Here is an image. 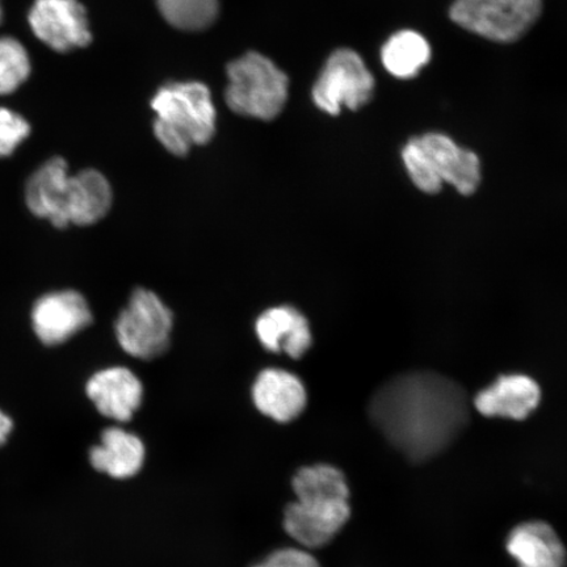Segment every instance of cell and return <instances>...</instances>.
<instances>
[{
	"instance_id": "15",
	"label": "cell",
	"mask_w": 567,
	"mask_h": 567,
	"mask_svg": "<svg viewBox=\"0 0 567 567\" xmlns=\"http://www.w3.org/2000/svg\"><path fill=\"white\" fill-rule=\"evenodd\" d=\"M255 332L267 351L284 352L292 359H301L313 344L308 318L290 305L264 311L255 322Z\"/></svg>"
},
{
	"instance_id": "3",
	"label": "cell",
	"mask_w": 567,
	"mask_h": 567,
	"mask_svg": "<svg viewBox=\"0 0 567 567\" xmlns=\"http://www.w3.org/2000/svg\"><path fill=\"white\" fill-rule=\"evenodd\" d=\"M154 134L175 157L194 146L209 144L216 133L217 112L212 94L200 82H176L162 86L152 99Z\"/></svg>"
},
{
	"instance_id": "8",
	"label": "cell",
	"mask_w": 567,
	"mask_h": 567,
	"mask_svg": "<svg viewBox=\"0 0 567 567\" xmlns=\"http://www.w3.org/2000/svg\"><path fill=\"white\" fill-rule=\"evenodd\" d=\"M28 23L41 42L56 53L91 44L87 11L78 0H34Z\"/></svg>"
},
{
	"instance_id": "19",
	"label": "cell",
	"mask_w": 567,
	"mask_h": 567,
	"mask_svg": "<svg viewBox=\"0 0 567 567\" xmlns=\"http://www.w3.org/2000/svg\"><path fill=\"white\" fill-rule=\"evenodd\" d=\"M429 41L415 31H400L381 49V61L390 75L399 80H413L431 61Z\"/></svg>"
},
{
	"instance_id": "14",
	"label": "cell",
	"mask_w": 567,
	"mask_h": 567,
	"mask_svg": "<svg viewBox=\"0 0 567 567\" xmlns=\"http://www.w3.org/2000/svg\"><path fill=\"white\" fill-rule=\"evenodd\" d=\"M542 389L524 374L501 375L491 386L474 396V408L481 415L524 421L540 405Z\"/></svg>"
},
{
	"instance_id": "25",
	"label": "cell",
	"mask_w": 567,
	"mask_h": 567,
	"mask_svg": "<svg viewBox=\"0 0 567 567\" xmlns=\"http://www.w3.org/2000/svg\"><path fill=\"white\" fill-rule=\"evenodd\" d=\"M13 427L12 420L9 415L4 414L2 410H0V445H3L9 439L11 431Z\"/></svg>"
},
{
	"instance_id": "7",
	"label": "cell",
	"mask_w": 567,
	"mask_h": 567,
	"mask_svg": "<svg viewBox=\"0 0 567 567\" xmlns=\"http://www.w3.org/2000/svg\"><path fill=\"white\" fill-rule=\"evenodd\" d=\"M375 81L358 52L337 49L329 56L311 91L318 110L338 116L343 106L359 111L371 103Z\"/></svg>"
},
{
	"instance_id": "4",
	"label": "cell",
	"mask_w": 567,
	"mask_h": 567,
	"mask_svg": "<svg viewBox=\"0 0 567 567\" xmlns=\"http://www.w3.org/2000/svg\"><path fill=\"white\" fill-rule=\"evenodd\" d=\"M225 101L237 115L271 122L286 106L289 80L268 56L248 52L226 69Z\"/></svg>"
},
{
	"instance_id": "5",
	"label": "cell",
	"mask_w": 567,
	"mask_h": 567,
	"mask_svg": "<svg viewBox=\"0 0 567 567\" xmlns=\"http://www.w3.org/2000/svg\"><path fill=\"white\" fill-rule=\"evenodd\" d=\"M543 10V0H455L450 18L465 31L512 44L528 33Z\"/></svg>"
},
{
	"instance_id": "20",
	"label": "cell",
	"mask_w": 567,
	"mask_h": 567,
	"mask_svg": "<svg viewBox=\"0 0 567 567\" xmlns=\"http://www.w3.org/2000/svg\"><path fill=\"white\" fill-rule=\"evenodd\" d=\"M163 19L176 30L202 32L216 23L219 0H157Z\"/></svg>"
},
{
	"instance_id": "10",
	"label": "cell",
	"mask_w": 567,
	"mask_h": 567,
	"mask_svg": "<svg viewBox=\"0 0 567 567\" xmlns=\"http://www.w3.org/2000/svg\"><path fill=\"white\" fill-rule=\"evenodd\" d=\"M112 203L109 179L97 169H83L70 175L63 186L59 216L53 225L59 229H66L69 225H94L109 215Z\"/></svg>"
},
{
	"instance_id": "16",
	"label": "cell",
	"mask_w": 567,
	"mask_h": 567,
	"mask_svg": "<svg viewBox=\"0 0 567 567\" xmlns=\"http://www.w3.org/2000/svg\"><path fill=\"white\" fill-rule=\"evenodd\" d=\"M506 549L519 567H566L567 550L548 523L532 520L516 526L507 537Z\"/></svg>"
},
{
	"instance_id": "18",
	"label": "cell",
	"mask_w": 567,
	"mask_h": 567,
	"mask_svg": "<svg viewBox=\"0 0 567 567\" xmlns=\"http://www.w3.org/2000/svg\"><path fill=\"white\" fill-rule=\"evenodd\" d=\"M69 176L68 162L61 157L51 158L35 169L25 184V203L34 216L54 223Z\"/></svg>"
},
{
	"instance_id": "13",
	"label": "cell",
	"mask_w": 567,
	"mask_h": 567,
	"mask_svg": "<svg viewBox=\"0 0 567 567\" xmlns=\"http://www.w3.org/2000/svg\"><path fill=\"white\" fill-rule=\"evenodd\" d=\"M416 141L443 183L451 184L464 196L476 193L481 183V161L476 153L458 146L443 133H425L416 136Z\"/></svg>"
},
{
	"instance_id": "11",
	"label": "cell",
	"mask_w": 567,
	"mask_h": 567,
	"mask_svg": "<svg viewBox=\"0 0 567 567\" xmlns=\"http://www.w3.org/2000/svg\"><path fill=\"white\" fill-rule=\"evenodd\" d=\"M252 401L259 413L278 423H289L307 409L308 393L303 382L292 372L267 368L252 385Z\"/></svg>"
},
{
	"instance_id": "2",
	"label": "cell",
	"mask_w": 567,
	"mask_h": 567,
	"mask_svg": "<svg viewBox=\"0 0 567 567\" xmlns=\"http://www.w3.org/2000/svg\"><path fill=\"white\" fill-rule=\"evenodd\" d=\"M296 501L284 512V529L303 548L326 547L351 517L350 487L329 464L303 466L292 480Z\"/></svg>"
},
{
	"instance_id": "6",
	"label": "cell",
	"mask_w": 567,
	"mask_h": 567,
	"mask_svg": "<svg viewBox=\"0 0 567 567\" xmlns=\"http://www.w3.org/2000/svg\"><path fill=\"white\" fill-rule=\"evenodd\" d=\"M174 315L157 293L137 288L115 323L120 347L140 360H153L168 350Z\"/></svg>"
},
{
	"instance_id": "12",
	"label": "cell",
	"mask_w": 567,
	"mask_h": 567,
	"mask_svg": "<svg viewBox=\"0 0 567 567\" xmlns=\"http://www.w3.org/2000/svg\"><path fill=\"white\" fill-rule=\"evenodd\" d=\"M86 393L103 416L130 422L144 400V385L127 368L111 367L92 375Z\"/></svg>"
},
{
	"instance_id": "9",
	"label": "cell",
	"mask_w": 567,
	"mask_h": 567,
	"mask_svg": "<svg viewBox=\"0 0 567 567\" xmlns=\"http://www.w3.org/2000/svg\"><path fill=\"white\" fill-rule=\"evenodd\" d=\"M34 334L47 346L68 342L92 323L89 302L76 290H59L40 297L33 305Z\"/></svg>"
},
{
	"instance_id": "22",
	"label": "cell",
	"mask_w": 567,
	"mask_h": 567,
	"mask_svg": "<svg viewBox=\"0 0 567 567\" xmlns=\"http://www.w3.org/2000/svg\"><path fill=\"white\" fill-rule=\"evenodd\" d=\"M402 161L414 186L427 195L441 193L443 188L442 177L432 166L427 154L424 153L416 137H411L402 148Z\"/></svg>"
},
{
	"instance_id": "24",
	"label": "cell",
	"mask_w": 567,
	"mask_h": 567,
	"mask_svg": "<svg viewBox=\"0 0 567 567\" xmlns=\"http://www.w3.org/2000/svg\"><path fill=\"white\" fill-rule=\"evenodd\" d=\"M252 567H321L311 553L300 548H284L271 553Z\"/></svg>"
},
{
	"instance_id": "1",
	"label": "cell",
	"mask_w": 567,
	"mask_h": 567,
	"mask_svg": "<svg viewBox=\"0 0 567 567\" xmlns=\"http://www.w3.org/2000/svg\"><path fill=\"white\" fill-rule=\"evenodd\" d=\"M368 413L386 441L417 464L442 455L471 420L465 389L430 371L386 381L375 390Z\"/></svg>"
},
{
	"instance_id": "21",
	"label": "cell",
	"mask_w": 567,
	"mask_h": 567,
	"mask_svg": "<svg viewBox=\"0 0 567 567\" xmlns=\"http://www.w3.org/2000/svg\"><path fill=\"white\" fill-rule=\"evenodd\" d=\"M31 59L17 39L0 38V96L11 95L31 75Z\"/></svg>"
},
{
	"instance_id": "17",
	"label": "cell",
	"mask_w": 567,
	"mask_h": 567,
	"mask_svg": "<svg viewBox=\"0 0 567 567\" xmlns=\"http://www.w3.org/2000/svg\"><path fill=\"white\" fill-rule=\"evenodd\" d=\"M146 449L137 435L118 427L103 431L101 444L90 451L91 465L116 480L136 476L145 464Z\"/></svg>"
},
{
	"instance_id": "26",
	"label": "cell",
	"mask_w": 567,
	"mask_h": 567,
	"mask_svg": "<svg viewBox=\"0 0 567 567\" xmlns=\"http://www.w3.org/2000/svg\"><path fill=\"white\" fill-rule=\"evenodd\" d=\"M3 20V7H2V0H0V24H2Z\"/></svg>"
},
{
	"instance_id": "23",
	"label": "cell",
	"mask_w": 567,
	"mask_h": 567,
	"mask_svg": "<svg viewBox=\"0 0 567 567\" xmlns=\"http://www.w3.org/2000/svg\"><path fill=\"white\" fill-rule=\"evenodd\" d=\"M30 134L31 125L23 116L0 106V158L10 157Z\"/></svg>"
}]
</instances>
